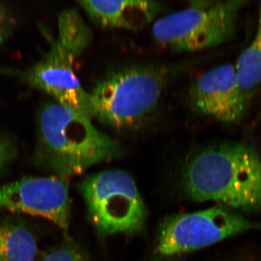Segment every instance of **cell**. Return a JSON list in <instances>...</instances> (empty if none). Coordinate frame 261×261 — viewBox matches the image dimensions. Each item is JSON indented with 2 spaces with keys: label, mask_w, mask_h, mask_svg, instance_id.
I'll return each mask as SVG.
<instances>
[{
  "label": "cell",
  "mask_w": 261,
  "mask_h": 261,
  "mask_svg": "<svg viewBox=\"0 0 261 261\" xmlns=\"http://www.w3.org/2000/svg\"><path fill=\"white\" fill-rule=\"evenodd\" d=\"M58 29L47 53L39 61L23 70H4L30 88L49 94L55 102L92 118L90 96L80 83L73 65L90 45L93 34L76 8L59 13Z\"/></svg>",
  "instance_id": "cell-3"
},
{
  "label": "cell",
  "mask_w": 261,
  "mask_h": 261,
  "mask_svg": "<svg viewBox=\"0 0 261 261\" xmlns=\"http://www.w3.org/2000/svg\"><path fill=\"white\" fill-rule=\"evenodd\" d=\"M234 67L239 84L249 97L261 85V2L255 37L239 57Z\"/></svg>",
  "instance_id": "cell-12"
},
{
  "label": "cell",
  "mask_w": 261,
  "mask_h": 261,
  "mask_svg": "<svg viewBox=\"0 0 261 261\" xmlns=\"http://www.w3.org/2000/svg\"><path fill=\"white\" fill-rule=\"evenodd\" d=\"M39 252L37 233L22 216H0V261H35Z\"/></svg>",
  "instance_id": "cell-11"
},
{
  "label": "cell",
  "mask_w": 261,
  "mask_h": 261,
  "mask_svg": "<svg viewBox=\"0 0 261 261\" xmlns=\"http://www.w3.org/2000/svg\"><path fill=\"white\" fill-rule=\"evenodd\" d=\"M197 113L225 123L238 122L246 108V94L239 84L234 65H219L202 73L190 92Z\"/></svg>",
  "instance_id": "cell-9"
},
{
  "label": "cell",
  "mask_w": 261,
  "mask_h": 261,
  "mask_svg": "<svg viewBox=\"0 0 261 261\" xmlns=\"http://www.w3.org/2000/svg\"><path fill=\"white\" fill-rule=\"evenodd\" d=\"M15 23V19L9 8L0 3V49L11 37Z\"/></svg>",
  "instance_id": "cell-15"
},
{
  "label": "cell",
  "mask_w": 261,
  "mask_h": 261,
  "mask_svg": "<svg viewBox=\"0 0 261 261\" xmlns=\"http://www.w3.org/2000/svg\"><path fill=\"white\" fill-rule=\"evenodd\" d=\"M18 156V149L14 140L5 134H0V175L6 172Z\"/></svg>",
  "instance_id": "cell-14"
},
{
  "label": "cell",
  "mask_w": 261,
  "mask_h": 261,
  "mask_svg": "<svg viewBox=\"0 0 261 261\" xmlns=\"http://www.w3.org/2000/svg\"><path fill=\"white\" fill-rule=\"evenodd\" d=\"M78 4L96 25L133 32L148 25L161 8L157 2L141 0H87Z\"/></svg>",
  "instance_id": "cell-10"
},
{
  "label": "cell",
  "mask_w": 261,
  "mask_h": 261,
  "mask_svg": "<svg viewBox=\"0 0 261 261\" xmlns=\"http://www.w3.org/2000/svg\"><path fill=\"white\" fill-rule=\"evenodd\" d=\"M179 70L174 65L149 63L109 72L89 93L93 116L117 130L140 127L155 111Z\"/></svg>",
  "instance_id": "cell-4"
},
{
  "label": "cell",
  "mask_w": 261,
  "mask_h": 261,
  "mask_svg": "<svg viewBox=\"0 0 261 261\" xmlns=\"http://www.w3.org/2000/svg\"><path fill=\"white\" fill-rule=\"evenodd\" d=\"M121 153V145L82 113L55 101L39 110L32 154L38 169L69 178Z\"/></svg>",
  "instance_id": "cell-1"
},
{
  "label": "cell",
  "mask_w": 261,
  "mask_h": 261,
  "mask_svg": "<svg viewBox=\"0 0 261 261\" xmlns=\"http://www.w3.org/2000/svg\"><path fill=\"white\" fill-rule=\"evenodd\" d=\"M246 1H193L186 9L158 20L152 27L156 42L175 51H195L226 42L235 30Z\"/></svg>",
  "instance_id": "cell-5"
},
{
  "label": "cell",
  "mask_w": 261,
  "mask_h": 261,
  "mask_svg": "<svg viewBox=\"0 0 261 261\" xmlns=\"http://www.w3.org/2000/svg\"><path fill=\"white\" fill-rule=\"evenodd\" d=\"M250 230H261V222L245 219L223 206L172 215L160 227L155 250L161 256H175Z\"/></svg>",
  "instance_id": "cell-7"
},
{
  "label": "cell",
  "mask_w": 261,
  "mask_h": 261,
  "mask_svg": "<svg viewBox=\"0 0 261 261\" xmlns=\"http://www.w3.org/2000/svg\"><path fill=\"white\" fill-rule=\"evenodd\" d=\"M0 211L30 215L53 223L68 237L70 201L68 178L24 176L0 185Z\"/></svg>",
  "instance_id": "cell-8"
},
{
  "label": "cell",
  "mask_w": 261,
  "mask_h": 261,
  "mask_svg": "<svg viewBox=\"0 0 261 261\" xmlns=\"http://www.w3.org/2000/svg\"><path fill=\"white\" fill-rule=\"evenodd\" d=\"M35 261H90L77 244L65 237L64 241L39 252Z\"/></svg>",
  "instance_id": "cell-13"
},
{
  "label": "cell",
  "mask_w": 261,
  "mask_h": 261,
  "mask_svg": "<svg viewBox=\"0 0 261 261\" xmlns=\"http://www.w3.org/2000/svg\"><path fill=\"white\" fill-rule=\"evenodd\" d=\"M183 181L192 200L261 211V154L250 145L231 142L206 147L187 163Z\"/></svg>",
  "instance_id": "cell-2"
},
{
  "label": "cell",
  "mask_w": 261,
  "mask_h": 261,
  "mask_svg": "<svg viewBox=\"0 0 261 261\" xmlns=\"http://www.w3.org/2000/svg\"><path fill=\"white\" fill-rule=\"evenodd\" d=\"M77 187L99 234H134L145 226V202L128 173L102 171L84 178Z\"/></svg>",
  "instance_id": "cell-6"
}]
</instances>
